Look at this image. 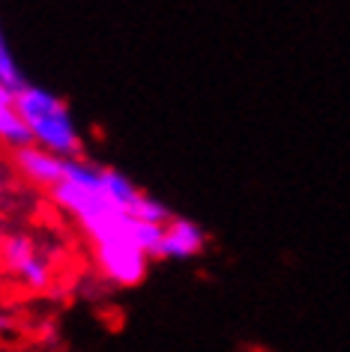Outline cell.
<instances>
[{
    "mask_svg": "<svg viewBox=\"0 0 350 352\" xmlns=\"http://www.w3.org/2000/svg\"><path fill=\"white\" fill-rule=\"evenodd\" d=\"M204 242H207V236L195 221H189V218H171V221L165 224L159 260L195 257V254H200V248H204Z\"/></svg>",
    "mask_w": 350,
    "mask_h": 352,
    "instance_id": "obj_4",
    "label": "cell"
},
{
    "mask_svg": "<svg viewBox=\"0 0 350 352\" xmlns=\"http://www.w3.org/2000/svg\"><path fill=\"white\" fill-rule=\"evenodd\" d=\"M33 254H37V245H33L30 236L12 233V236H3V242H0V260H3V266L10 272H15L21 263H28Z\"/></svg>",
    "mask_w": 350,
    "mask_h": 352,
    "instance_id": "obj_7",
    "label": "cell"
},
{
    "mask_svg": "<svg viewBox=\"0 0 350 352\" xmlns=\"http://www.w3.org/2000/svg\"><path fill=\"white\" fill-rule=\"evenodd\" d=\"M0 242H3V236H0Z\"/></svg>",
    "mask_w": 350,
    "mask_h": 352,
    "instance_id": "obj_9",
    "label": "cell"
},
{
    "mask_svg": "<svg viewBox=\"0 0 350 352\" xmlns=\"http://www.w3.org/2000/svg\"><path fill=\"white\" fill-rule=\"evenodd\" d=\"M12 99H15V96H12L10 90H6L3 84H0V102H12Z\"/></svg>",
    "mask_w": 350,
    "mask_h": 352,
    "instance_id": "obj_8",
    "label": "cell"
},
{
    "mask_svg": "<svg viewBox=\"0 0 350 352\" xmlns=\"http://www.w3.org/2000/svg\"><path fill=\"white\" fill-rule=\"evenodd\" d=\"M15 111L30 129L33 144L48 149L60 158H78L81 153V135L72 120V111L57 93L45 87L28 84L24 90L15 93Z\"/></svg>",
    "mask_w": 350,
    "mask_h": 352,
    "instance_id": "obj_1",
    "label": "cell"
},
{
    "mask_svg": "<svg viewBox=\"0 0 350 352\" xmlns=\"http://www.w3.org/2000/svg\"><path fill=\"white\" fill-rule=\"evenodd\" d=\"M12 275L19 278L21 287L37 289V293H39V289H48V284H51V263L37 251L28 263H21V266L12 272Z\"/></svg>",
    "mask_w": 350,
    "mask_h": 352,
    "instance_id": "obj_6",
    "label": "cell"
},
{
    "mask_svg": "<svg viewBox=\"0 0 350 352\" xmlns=\"http://www.w3.org/2000/svg\"><path fill=\"white\" fill-rule=\"evenodd\" d=\"M15 158V167H19V173L24 179H30L33 186L39 188H54L60 179H63V158L48 153V149H42L37 144L24 146V149H15L12 153Z\"/></svg>",
    "mask_w": 350,
    "mask_h": 352,
    "instance_id": "obj_3",
    "label": "cell"
},
{
    "mask_svg": "<svg viewBox=\"0 0 350 352\" xmlns=\"http://www.w3.org/2000/svg\"><path fill=\"white\" fill-rule=\"evenodd\" d=\"M93 257L102 278L117 287L141 284L147 278V266H150V257L132 239H108V242L93 245Z\"/></svg>",
    "mask_w": 350,
    "mask_h": 352,
    "instance_id": "obj_2",
    "label": "cell"
},
{
    "mask_svg": "<svg viewBox=\"0 0 350 352\" xmlns=\"http://www.w3.org/2000/svg\"><path fill=\"white\" fill-rule=\"evenodd\" d=\"M0 144L10 146L12 153L33 144L30 129L24 126V120L19 117V111H15V99L12 102H0Z\"/></svg>",
    "mask_w": 350,
    "mask_h": 352,
    "instance_id": "obj_5",
    "label": "cell"
}]
</instances>
